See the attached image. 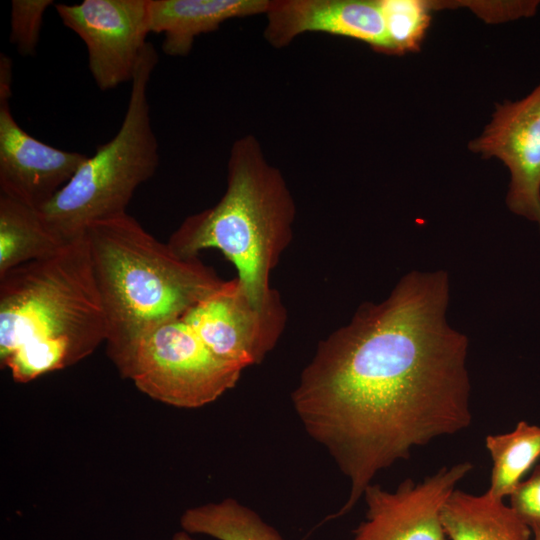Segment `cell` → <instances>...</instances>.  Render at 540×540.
Returning a JSON list of instances; mask_svg holds the SVG:
<instances>
[{
  "instance_id": "cell-1",
  "label": "cell",
  "mask_w": 540,
  "mask_h": 540,
  "mask_svg": "<svg viewBox=\"0 0 540 540\" xmlns=\"http://www.w3.org/2000/svg\"><path fill=\"white\" fill-rule=\"evenodd\" d=\"M444 271H412L380 303L319 341L291 400L349 481V513L382 470L472 422L468 340L446 319Z\"/></svg>"
},
{
  "instance_id": "cell-2",
  "label": "cell",
  "mask_w": 540,
  "mask_h": 540,
  "mask_svg": "<svg viewBox=\"0 0 540 540\" xmlns=\"http://www.w3.org/2000/svg\"><path fill=\"white\" fill-rule=\"evenodd\" d=\"M106 335L84 232L53 255L0 276V361L15 382L79 362Z\"/></svg>"
},
{
  "instance_id": "cell-3",
  "label": "cell",
  "mask_w": 540,
  "mask_h": 540,
  "mask_svg": "<svg viewBox=\"0 0 540 540\" xmlns=\"http://www.w3.org/2000/svg\"><path fill=\"white\" fill-rule=\"evenodd\" d=\"M84 233L114 364L144 334L182 319L224 283L199 257L180 256L128 213L91 223Z\"/></svg>"
},
{
  "instance_id": "cell-4",
  "label": "cell",
  "mask_w": 540,
  "mask_h": 540,
  "mask_svg": "<svg viewBox=\"0 0 540 540\" xmlns=\"http://www.w3.org/2000/svg\"><path fill=\"white\" fill-rule=\"evenodd\" d=\"M296 204L281 171L252 134L234 141L226 190L212 207L188 216L168 244L180 256L217 249L230 261L252 302L263 306L272 271L293 239Z\"/></svg>"
},
{
  "instance_id": "cell-5",
  "label": "cell",
  "mask_w": 540,
  "mask_h": 540,
  "mask_svg": "<svg viewBox=\"0 0 540 540\" xmlns=\"http://www.w3.org/2000/svg\"><path fill=\"white\" fill-rule=\"evenodd\" d=\"M158 54L148 43L131 80L126 112L115 136L97 147L73 177L40 210L65 242L94 222L127 213L136 189L159 165V145L151 120L148 87Z\"/></svg>"
},
{
  "instance_id": "cell-6",
  "label": "cell",
  "mask_w": 540,
  "mask_h": 540,
  "mask_svg": "<svg viewBox=\"0 0 540 540\" xmlns=\"http://www.w3.org/2000/svg\"><path fill=\"white\" fill-rule=\"evenodd\" d=\"M115 366L142 393L178 408L214 402L236 386L244 370L214 355L183 319L144 334Z\"/></svg>"
},
{
  "instance_id": "cell-7",
  "label": "cell",
  "mask_w": 540,
  "mask_h": 540,
  "mask_svg": "<svg viewBox=\"0 0 540 540\" xmlns=\"http://www.w3.org/2000/svg\"><path fill=\"white\" fill-rule=\"evenodd\" d=\"M182 319L214 355L245 369L261 363L275 348L288 316L278 290L258 306L235 277L224 281Z\"/></svg>"
},
{
  "instance_id": "cell-8",
  "label": "cell",
  "mask_w": 540,
  "mask_h": 540,
  "mask_svg": "<svg viewBox=\"0 0 540 540\" xmlns=\"http://www.w3.org/2000/svg\"><path fill=\"white\" fill-rule=\"evenodd\" d=\"M55 8L63 24L85 43L88 67L100 90L131 82L149 43V0H84Z\"/></svg>"
},
{
  "instance_id": "cell-9",
  "label": "cell",
  "mask_w": 540,
  "mask_h": 540,
  "mask_svg": "<svg viewBox=\"0 0 540 540\" xmlns=\"http://www.w3.org/2000/svg\"><path fill=\"white\" fill-rule=\"evenodd\" d=\"M12 61L0 55V194L40 210L73 177L88 155L32 137L15 120Z\"/></svg>"
},
{
  "instance_id": "cell-10",
  "label": "cell",
  "mask_w": 540,
  "mask_h": 540,
  "mask_svg": "<svg viewBox=\"0 0 540 540\" xmlns=\"http://www.w3.org/2000/svg\"><path fill=\"white\" fill-rule=\"evenodd\" d=\"M472 469L471 462H459L419 483L405 479L394 491L370 484L362 497L365 519L353 530L351 540H450L441 507Z\"/></svg>"
},
{
  "instance_id": "cell-11",
  "label": "cell",
  "mask_w": 540,
  "mask_h": 540,
  "mask_svg": "<svg viewBox=\"0 0 540 540\" xmlns=\"http://www.w3.org/2000/svg\"><path fill=\"white\" fill-rule=\"evenodd\" d=\"M469 149L503 162L510 173L508 208L540 228V82L524 98L498 104Z\"/></svg>"
},
{
  "instance_id": "cell-12",
  "label": "cell",
  "mask_w": 540,
  "mask_h": 540,
  "mask_svg": "<svg viewBox=\"0 0 540 540\" xmlns=\"http://www.w3.org/2000/svg\"><path fill=\"white\" fill-rule=\"evenodd\" d=\"M264 38L275 48L306 32H322L364 42L393 54L379 0H270Z\"/></svg>"
},
{
  "instance_id": "cell-13",
  "label": "cell",
  "mask_w": 540,
  "mask_h": 540,
  "mask_svg": "<svg viewBox=\"0 0 540 540\" xmlns=\"http://www.w3.org/2000/svg\"><path fill=\"white\" fill-rule=\"evenodd\" d=\"M270 0H149L150 30L164 35L162 50L187 56L196 37L224 22L265 14Z\"/></svg>"
},
{
  "instance_id": "cell-14",
  "label": "cell",
  "mask_w": 540,
  "mask_h": 540,
  "mask_svg": "<svg viewBox=\"0 0 540 540\" xmlns=\"http://www.w3.org/2000/svg\"><path fill=\"white\" fill-rule=\"evenodd\" d=\"M450 540H532L531 530L509 504L487 491L474 495L455 489L440 511Z\"/></svg>"
},
{
  "instance_id": "cell-15",
  "label": "cell",
  "mask_w": 540,
  "mask_h": 540,
  "mask_svg": "<svg viewBox=\"0 0 540 540\" xmlns=\"http://www.w3.org/2000/svg\"><path fill=\"white\" fill-rule=\"evenodd\" d=\"M65 243L39 210L0 194V276L56 253Z\"/></svg>"
},
{
  "instance_id": "cell-16",
  "label": "cell",
  "mask_w": 540,
  "mask_h": 540,
  "mask_svg": "<svg viewBox=\"0 0 540 540\" xmlns=\"http://www.w3.org/2000/svg\"><path fill=\"white\" fill-rule=\"evenodd\" d=\"M180 525L189 534L217 540H284L254 510L233 498L187 509Z\"/></svg>"
},
{
  "instance_id": "cell-17",
  "label": "cell",
  "mask_w": 540,
  "mask_h": 540,
  "mask_svg": "<svg viewBox=\"0 0 540 540\" xmlns=\"http://www.w3.org/2000/svg\"><path fill=\"white\" fill-rule=\"evenodd\" d=\"M485 447L492 460L487 492L504 500L540 458V426L519 421L511 432L486 436Z\"/></svg>"
},
{
  "instance_id": "cell-18",
  "label": "cell",
  "mask_w": 540,
  "mask_h": 540,
  "mask_svg": "<svg viewBox=\"0 0 540 540\" xmlns=\"http://www.w3.org/2000/svg\"><path fill=\"white\" fill-rule=\"evenodd\" d=\"M393 54L417 51L431 22L435 2L379 0Z\"/></svg>"
},
{
  "instance_id": "cell-19",
  "label": "cell",
  "mask_w": 540,
  "mask_h": 540,
  "mask_svg": "<svg viewBox=\"0 0 540 540\" xmlns=\"http://www.w3.org/2000/svg\"><path fill=\"white\" fill-rule=\"evenodd\" d=\"M52 0H13L10 12V42L19 54H35L43 16Z\"/></svg>"
},
{
  "instance_id": "cell-20",
  "label": "cell",
  "mask_w": 540,
  "mask_h": 540,
  "mask_svg": "<svg viewBox=\"0 0 540 540\" xmlns=\"http://www.w3.org/2000/svg\"><path fill=\"white\" fill-rule=\"evenodd\" d=\"M509 506L519 519L531 530L540 533V464L531 475L522 480L509 496Z\"/></svg>"
},
{
  "instance_id": "cell-21",
  "label": "cell",
  "mask_w": 540,
  "mask_h": 540,
  "mask_svg": "<svg viewBox=\"0 0 540 540\" xmlns=\"http://www.w3.org/2000/svg\"><path fill=\"white\" fill-rule=\"evenodd\" d=\"M172 540H194V539L192 538L191 534L182 530V531L176 532L173 535Z\"/></svg>"
},
{
  "instance_id": "cell-22",
  "label": "cell",
  "mask_w": 540,
  "mask_h": 540,
  "mask_svg": "<svg viewBox=\"0 0 540 540\" xmlns=\"http://www.w3.org/2000/svg\"><path fill=\"white\" fill-rule=\"evenodd\" d=\"M532 540H540V533L539 534H534L533 537H532Z\"/></svg>"
}]
</instances>
